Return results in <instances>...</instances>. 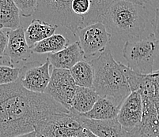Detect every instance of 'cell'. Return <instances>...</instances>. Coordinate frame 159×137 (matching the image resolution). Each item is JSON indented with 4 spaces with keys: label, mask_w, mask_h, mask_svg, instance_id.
I'll use <instances>...</instances> for the list:
<instances>
[{
    "label": "cell",
    "mask_w": 159,
    "mask_h": 137,
    "mask_svg": "<svg viewBox=\"0 0 159 137\" xmlns=\"http://www.w3.org/2000/svg\"><path fill=\"white\" fill-rule=\"evenodd\" d=\"M69 71L77 86L93 88V70L89 62L85 60L79 62Z\"/></svg>",
    "instance_id": "obj_20"
},
{
    "label": "cell",
    "mask_w": 159,
    "mask_h": 137,
    "mask_svg": "<svg viewBox=\"0 0 159 137\" xmlns=\"http://www.w3.org/2000/svg\"><path fill=\"white\" fill-rule=\"evenodd\" d=\"M36 137H48V136H45V135H40V134L36 133Z\"/></svg>",
    "instance_id": "obj_31"
},
{
    "label": "cell",
    "mask_w": 159,
    "mask_h": 137,
    "mask_svg": "<svg viewBox=\"0 0 159 137\" xmlns=\"http://www.w3.org/2000/svg\"><path fill=\"white\" fill-rule=\"evenodd\" d=\"M152 73L153 76H154V97H153V102H154L159 119V70L154 71Z\"/></svg>",
    "instance_id": "obj_25"
},
{
    "label": "cell",
    "mask_w": 159,
    "mask_h": 137,
    "mask_svg": "<svg viewBox=\"0 0 159 137\" xmlns=\"http://www.w3.org/2000/svg\"><path fill=\"white\" fill-rule=\"evenodd\" d=\"M152 26L154 29V34L156 39L159 41V7L155 11V17L152 21Z\"/></svg>",
    "instance_id": "obj_27"
},
{
    "label": "cell",
    "mask_w": 159,
    "mask_h": 137,
    "mask_svg": "<svg viewBox=\"0 0 159 137\" xmlns=\"http://www.w3.org/2000/svg\"><path fill=\"white\" fill-rule=\"evenodd\" d=\"M68 112L50 96L26 90L18 80L0 85V137L34 132V126L48 117Z\"/></svg>",
    "instance_id": "obj_1"
},
{
    "label": "cell",
    "mask_w": 159,
    "mask_h": 137,
    "mask_svg": "<svg viewBox=\"0 0 159 137\" xmlns=\"http://www.w3.org/2000/svg\"><path fill=\"white\" fill-rule=\"evenodd\" d=\"M20 15L14 0H0V29L14 30L21 28Z\"/></svg>",
    "instance_id": "obj_18"
},
{
    "label": "cell",
    "mask_w": 159,
    "mask_h": 137,
    "mask_svg": "<svg viewBox=\"0 0 159 137\" xmlns=\"http://www.w3.org/2000/svg\"><path fill=\"white\" fill-rule=\"evenodd\" d=\"M69 45L68 40L61 34H54L39 42L32 48L37 54H53L62 50Z\"/></svg>",
    "instance_id": "obj_21"
},
{
    "label": "cell",
    "mask_w": 159,
    "mask_h": 137,
    "mask_svg": "<svg viewBox=\"0 0 159 137\" xmlns=\"http://www.w3.org/2000/svg\"><path fill=\"white\" fill-rule=\"evenodd\" d=\"M159 54V41L154 33L143 38L128 40L123 48L128 67L135 73L148 75L154 72L155 59Z\"/></svg>",
    "instance_id": "obj_4"
},
{
    "label": "cell",
    "mask_w": 159,
    "mask_h": 137,
    "mask_svg": "<svg viewBox=\"0 0 159 137\" xmlns=\"http://www.w3.org/2000/svg\"><path fill=\"white\" fill-rule=\"evenodd\" d=\"M120 106L112 100L99 97L92 109L87 113H80L82 117L92 120H111L116 118Z\"/></svg>",
    "instance_id": "obj_17"
},
{
    "label": "cell",
    "mask_w": 159,
    "mask_h": 137,
    "mask_svg": "<svg viewBox=\"0 0 159 137\" xmlns=\"http://www.w3.org/2000/svg\"><path fill=\"white\" fill-rule=\"evenodd\" d=\"M142 104L141 122L131 130L125 132V137H159V119L154 102L148 98H142Z\"/></svg>",
    "instance_id": "obj_11"
},
{
    "label": "cell",
    "mask_w": 159,
    "mask_h": 137,
    "mask_svg": "<svg viewBox=\"0 0 159 137\" xmlns=\"http://www.w3.org/2000/svg\"><path fill=\"white\" fill-rule=\"evenodd\" d=\"M16 137H36V132H30V133L24 134V135H19V136H16Z\"/></svg>",
    "instance_id": "obj_30"
},
{
    "label": "cell",
    "mask_w": 159,
    "mask_h": 137,
    "mask_svg": "<svg viewBox=\"0 0 159 137\" xmlns=\"http://www.w3.org/2000/svg\"><path fill=\"white\" fill-rule=\"evenodd\" d=\"M119 66L126 78L131 92H137L140 94L142 98H148L153 100L154 94L153 73L144 75L135 73L120 62Z\"/></svg>",
    "instance_id": "obj_14"
},
{
    "label": "cell",
    "mask_w": 159,
    "mask_h": 137,
    "mask_svg": "<svg viewBox=\"0 0 159 137\" xmlns=\"http://www.w3.org/2000/svg\"><path fill=\"white\" fill-rule=\"evenodd\" d=\"M98 99L99 96L93 88L77 86L70 102V108L79 113H87L92 109Z\"/></svg>",
    "instance_id": "obj_19"
},
{
    "label": "cell",
    "mask_w": 159,
    "mask_h": 137,
    "mask_svg": "<svg viewBox=\"0 0 159 137\" xmlns=\"http://www.w3.org/2000/svg\"><path fill=\"white\" fill-rule=\"evenodd\" d=\"M50 62L30 61L20 68L18 81L24 88L35 93H44L51 77Z\"/></svg>",
    "instance_id": "obj_8"
},
{
    "label": "cell",
    "mask_w": 159,
    "mask_h": 137,
    "mask_svg": "<svg viewBox=\"0 0 159 137\" xmlns=\"http://www.w3.org/2000/svg\"><path fill=\"white\" fill-rule=\"evenodd\" d=\"M76 87L69 70L53 68L44 93L69 110Z\"/></svg>",
    "instance_id": "obj_7"
},
{
    "label": "cell",
    "mask_w": 159,
    "mask_h": 137,
    "mask_svg": "<svg viewBox=\"0 0 159 137\" xmlns=\"http://www.w3.org/2000/svg\"><path fill=\"white\" fill-rule=\"evenodd\" d=\"M89 63L93 70V90L99 97L110 99L120 106L131 92L119 62L116 61L111 50L106 48Z\"/></svg>",
    "instance_id": "obj_3"
},
{
    "label": "cell",
    "mask_w": 159,
    "mask_h": 137,
    "mask_svg": "<svg viewBox=\"0 0 159 137\" xmlns=\"http://www.w3.org/2000/svg\"><path fill=\"white\" fill-rule=\"evenodd\" d=\"M2 56L0 55V62H1V59H2Z\"/></svg>",
    "instance_id": "obj_32"
},
{
    "label": "cell",
    "mask_w": 159,
    "mask_h": 137,
    "mask_svg": "<svg viewBox=\"0 0 159 137\" xmlns=\"http://www.w3.org/2000/svg\"><path fill=\"white\" fill-rule=\"evenodd\" d=\"M126 1H129V2H134V3L139 4V5L141 6H145L146 4L152 2L153 0H126Z\"/></svg>",
    "instance_id": "obj_28"
},
{
    "label": "cell",
    "mask_w": 159,
    "mask_h": 137,
    "mask_svg": "<svg viewBox=\"0 0 159 137\" xmlns=\"http://www.w3.org/2000/svg\"><path fill=\"white\" fill-rule=\"evenodd\" d=\"M90 8L89 0H73L71 3V10L76 15L83 17L89 13Z\"/></svg>",
    "instance_id": "obj_24"
},
{
    "label": "cell",
    "mask_w": 159,
    "mask_h": 137,
    "mask_svg": "<svg viewBox=\"0 0 159 137\" xmlns=\"http://www.w3.org/2000/svg\"><path fill=\"white\" fill-rule=\"evenodd\" d=\"M83 129L70 113H56L34 126V132L48 137H82Z\"/></svg>",
    "instance_id": "obj_6"
},
{
    "label": "cell",
    "mask_w": 159,
    "mask_h": 137,
    "mask_svg": "<svg viewBox=\"0 0 159 137\" xmlns=\"http://www.w3.org/2000/svg\"><path fill=\"white\" fill-rule=\"evenodd\" d=\"M148 16L145 6L126 0H116L104 16L102 23L111 40L127 42L140 39L146 31Z\"/></svg>",
    "instance_id": "obj_2"
},
{
    "label": "cell",
    "mask_w": 159,
    "mask_h": 137,
    "mask_svg": "<svg viewBox=\"0 0 159 137\" xmlns=\"http://www.w3.org/2000/svg\"><path fill=\"white\" fill-rule=\"evenodd\" d=\"M85 58L93 57L97 53H102L106 49L111 40L103 23L98 22L80 28L76 33Z\"/></svg>",
    "instance_id": "obj_9"
},
{
    "label": "cell",
    "mask_w": 159,
    "mask_h": 137,
    "mask_svg": "<svg viewBox=\"0 0 159 137\" xmlns=\"http://www.w3.org/2000/svg\"><path fill=\"white\" fill-rule=\"evenodd\" d=\"M73 0H37V6L33 14L38 19L52 25H62L68 28L74 36L83 28L82 17L71 10Z\"/></svg>",
    "instance_id": "obj_5"
},
{
    "label": "cell",
    "mask_w": 159,
    "mask_h": 137,
    "mask_svg": "<svg viewBox=\"0 0 159 137\" xmlns=\"http://www.w3.org/2000/svg\"><path fill=\"white\" fill-rule=\"evenodd\" d=\"M142 98L137 92H131L120 106L116 119L125 132L131 130L141 122Z\"/></svg>",
    "instance_id": "obj_13"
},
{
    "label": "cell",
    "mask_w": 159,
    "mask_h": 137,
    "mask_svg": "<svg viewBox=\"0 0 159 137\" xmlns=\"http://www.w3.org/2000/svg\"><path fill=\"white\" fill-rule=\"evenodd\" d=\"M8 42L4 50L3 55L7 56L10 60V64L12 67H17L30 62L33 55V50L29 47L25 37V30L22 27L14 30L7 31Z\"/></svg>",
    "instance_id": "obj_10"
},
{
    "label": "cell",
    "mask_w": 159,
    "mask_h": 137,
    "mask_svg": "<svg viewBox=\"0 0 159 137\" xmlns=\"http://www.w3.org/2000/svg\"><path fill=\"white\" fill-rule=\"evenodd\" d=\"M69 113L82 128L90 131L98 137H125V131L116 118L111 120H92L82 117L70 108Z\"/></svg>",
    "instance_id": "obj_12"
},
{
    "label": "cell",
    "mask_w": 159,
    "mask_h": 137,
    "mask_svg": "<svg viewBox=\"0 0 159 137\" xmlns=\"http://www.w3.org/2000/svg\"><path fill=\"white\" fill-rule=\"evenodd\" d=\"M82 137H98L96 135L90 132V131L87 130L86 128L83 129V133H82Z\"/></svg>",
    "instance_id": "obj_29"
},
{
    "label": "cell",
    "mask_w": 159,
    "mask_h": 137,
    "mask_svg": "<svg viewBox=\"0 0 159 137\" xmlns=\"http://www.w3.org/2000/svg\"><path fill=\"white\" fill-rule=\"evenodd\" d=\"M116 0H89V11L83 17V27L94 23L102 22L104 16Z\"/></svg>",
    "instance_id": "obj_22"
},
{
    "label": "cell",
    "mask_w": 159,
    "mask_h": 137,
    "mask_svg": "<svg viewBox=\"0 0 159 137\" xmlns=\"http://www.w3.org/2000/svg\"><path fill=\"white\" fill-rule=\"evenodd\" d=\"M8 42V35L7 32L2 31V29H0V55H3L4 50L7 45Z\"/></svg>",
    "instance_id": "obj_26"
},
{
    "label": "cell",
    "mask_w": 159,
    "mask_h": 137,
    "mask_svg": "<svg viewBox=\"0 0 159 137\" xmlns=\"http://www.w3.org/2000/svg\"><path fill=\"white\" fill-rule=\"evenodd\" d=\"M57 25H52L38 19H33L25 31V37L30 48H33L37 43L54 35Z\"/></svg>",
    "instance_id": "obj_16"
},
{
    "label": "cell",
    "mask_w": 159,
    "mask_h": 137,
    "mask_svg": "<svg viewBox=\"0 0 159 137\" xmlns=\"http://www.w3.org/2000/svg\"><path fill=\"white\" fill-rule=\"evenodd\" d=\"M18 67L1 66L0 65V85L9 84L16 82L19 76Z\"/></svg>",
    "instance_id": "obj_23"
},
{
    "label": "cell",
    "mask_w": 159,
    "mask_h": 137,
    "mask_svg": "<svg viewBox=\"0 0 159 137\" xmlns=\"http://www.w3.org/2000/svg\"><path fill=\"white\" fill-rule=\"evenodd\" d=\"M47 58L56 69L69 70L76 63L84 60L85 56L79 42L76 41L58 52L48 54Z\"/></svg>",
    "instance_id": "obj_15"
}]
</instances>
